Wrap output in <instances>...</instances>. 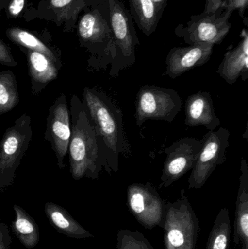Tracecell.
<instances>
[{"label": "cell", "instance_id": "cell-1", "mask_svg": "<svg viewBox=\"0 0 248 249\" xmlns=\"http://www.w3.org/2000/svg\"><path fill=\"white\" fill-rule=\"evenodd\" d=\"M71 137L68 144L70 174L76 181L99 178L106 160L100 140L83 102L72 95L69 108Z\"/></svg>", "mask_w": 248, "mask_h": 249}, {"label": "cell", "instance_id": "cell-2", "mask_svg": "<svg viewBox=\"0 0 248 249\" xmlns=\"http://www.w3.org/2000/svg\"><path fill=\"white\" fill-rule=\"evenodd\" d=\"M83 103L103 147L106 171L117 172L119 156L130 153L122 110L106 93L93 88H84Z\"/></svg>", "mask_w": 248, "mask_h": 249}, {"label": "cell", "instance_id": "cell-3", "mask_svg": "<svg viewBox=\"0 0 248 249\" xmlns=\"http://www.w3.org/2000/svg\"><path fill=\"white\" fill-rule=\"evenodd\" d=\"M78 35L82 45L91 54L89 66L95 70H106L115 57L108 0L93 6L82 16Z\"/></svg>", "mask_w": 248, "mask_h": 249}, {"label": "cell", "instance_id": "cell-4", "mask_svg": "<svg viewBox=\"0 0 248 249\" xmlns=\"http://www.w3.org/2000/svg\"><path fill=\"white\" fill-rule=\"evenodd\" d=\"M108 1L115 50V57L111 64L109 75L116 77L122 70L135 64V49L139 45V39L132 16L124 3L121 0Z\"/></svg>", "mask_w": 248, "mask_h": 249}, {"label": "cell", "instance_id": "cell-5", "mask_svg": "<svg viewBox=\"0 0 248 249\" xmlns=\"http://www.w3.org/2000/svg\"><path fill=\"white\" fill-rule=\"evenodd\" d=\"M32 136V118L27 113H23L6 129L0 141V193L14 184Z\"/></svg>", "mask_w": 248, "mask_h": 249}, {"label": "cell", "instance_id": "cell-6", "mask_svg": "<svg viewBox=\"0 0 248 249\" xmlns=\"http://www.w3.org/2000/svg\"><path fill=\"white\" fill-rule=\"evenodd\" d=\"M163 228L165 249H196L199 222L184 190L180 198L166 205Z\"/></svg>", "mask_w": 248, "mask_h": 249}, {"label": "cell", "instance_id": "cell-7", "mask_svg": "<svg viewBox=\"0 0 248 249\" xmlns=\"http://www.w3.org/2000/svg\"><path fill=\"white\" fill-rule=\"evenodd\" d=\"M182 98L171 89L146 85L135 100V122L141 127L148 120L173 122L182 110Z\"/></svg>", "mask_w": 248, "mask_h": 249}, {"label": "cell", "instance_id": "cell-8", "mask_svg": "<svg viewBox=\"0 0 248 249\" xmlns=\"http://www.w3.org/2000/svg\"><path fill=\"white\" fill-rule=\"evenodd\" d=\"M231 14V12L223 7L214 11L203 12L191 16L186 26L179 25L175 33L189 45H219L231 29L230 18Z\"/></svg>", "mask_w": 248, "mask_h": 249}, {"label": "cell", "instance_id": "cell-9", "mask_svg": "<svg viewBox=\"0 0 248 249\" xmlns=\"http://www.w3.org/2000/svg\"><path fill=\"white\" fill-rule=\"evenodd\" d=\"M231 133L224 127L208 130L202 139V146L196 163L188 179L189 189H200L216 169L227 160Z\"/></svg>", "mask_w": 248, "mask_h": 249}, {"label": "cell", "instance_id": "cell-10", "mask_svg": "<svg viewBox=\"0 0 248 249\" xmlns=\"http://www.w3.org/2000/svg\"><path fill=\"white\" fill-rule=\"evenodd\" d=\"M128 203L131 213L143 226L147 229L163 227L165 206L152 184H131L128 188Z\"/></svg>", "mask_w": 248, "mask_h": 249}, {"label": "cell", "instance_id": "cell-11", "mask_svg": "<svg viewBox=\"0 0 248 249\" xmlns=\"http://www.w3.org/2000/svg\"><path fill=\"white\" fill-rule=\"evenodd\" d=\"M202 146V141L194 137H184L166 148L165 160L161 175V185L168 187L192 171L196 163Z\"/></svg>", "mask_w": 248, "mask_h": 249}, {"label": "cell", "instance_id": "cell-12", "mask_svg": "<svg viewBox=\"0 0 248 249\" xmlns=\"http://www.w3.org/2000/svg\"><path fill=\"white\" fill-rule=\"evenodd\" d=\"M71 137V121L66 96L62 93L53 102L47 117L45 139L50 143L55 152L57 165L60 169L65 167Z\"/></svg>", "mask_w": 248, "mask_h": 249}, {"label": "cell", "instance_id": "cell-13", "mask_svg": "<svg viewBox=\"0 0 248 249\" xmlns=\"http://www.w3.org/2000/svg\"><path fill=\"white\" fill-rule=\"evenodd\" d=\"M214 47L208 44H198L171 48L166 58V75L176 79L195 67L206 64L212 55Z\"/></svg>", "mask_w": 248, "mask_h": 249}, {"label": "cell", "instance_id": "cell-14", "mask_svg": "<svg viewBox=\"0 0 248 249\" xmlns=\"http://www.w3.org/2000/svg\"><path fill=\"white\" fill-rule=\"evenodd\" d=\"M185 116V124L189 127L204 126L208 130H215L221 124L208 92L199 91L187 98Z\"/></svg>", "mask_w": 248, "mask_h": 249}, {"label": "cell", "instance_id": "cell-15", "mask_svg": "<svg viewBox=\"0 0 248 249\" xmlns=\"http://www.w3.org/2000/svg\"><path fill=\"white\" fill-rule=\"evenodd\" d=\"M241 40L237 47L227 51L218 66L217 73L228 84L233 85L240 77L246 81L248 77V33L245 28L240 34Z\"/></svg>", "mask_w": 248, "mask_h": 249}, {"label": "cell", "instance_id": "cell-16", "mask_svg": "<svg viewBox=\"0 0 248 249\" xmlns=\"http://www.w3.org/2000/svg\"><path fill=\"white\" fill-rule=\"evenodd\" d=\"M31 89L34 96L39 95L50 82L58 77L60 68L47 55L26 49Z\"/></svg>", "mask_w": 248, "mask_h": 249}, {"label": "cell", "instance_id": "cell-17", "mask_svg": "<svg viewBox=\"0 0 248 249\" xmlns=\"http://www.w3.org/2000/svg\"><path fill=\"white\" fill-rule=\"evenodd\" d=\"M240 186L236 203L234 244L248 249V167L245 158L240 164Z\"/></svg>", "mask_w": 248, "mask_h": 249}, {"label": "cell", "instance_id": "cell-18", "mask_svg": "<svg viewBox=\"0 0 248 249\" xmlns=\"http://www.w3.org/2000/svg\"><path fill=\"white\" fill-rule=\"evenodd\" d=\"M45 212L50 224L59 233L75 239H84L93 237L62 206L52 202H48L45 205Z\"/></svg>", "mask_w": 248, "mask_h": 249}, {"label": "cell", "instance_id": "cell-19", "mask_svg": "<svg viewBox=\"0 0 248 249\" xmlns=\"http://www.w3.org/2000/svg\"><path fill=\"white\" fill-rule=\"evenodd\" d=\"M13 210L16 214V219L11 225L13 233L26 249L34 248L40 239L39 227L36 221L18 205L15 204Z\"/></svg>", "mask_w": 248, "mask_h": 249}, {"label": "cell", "instance_id": "cell-20", "mask_svg": "<svg viewBox=\"0 0 248 249\" xmlns=\"http://www.w3.org/2000/svg\"><path fill=\"white\" fill-rule=\"evenodd\" d=\"M128 1L130 13L134 23L138 25L140 30L146 36L152 35L162 18L154 1L152 0H128Z\"/></svg>", "mask_w": 248, "mask_h": 249}, {"label": "cell", "instance_id": "cell-21", "mask_svg": "<svg viewBox=\"0 0 248 249\" xmlns=\"http://www.w3.org/2000/svg\"><path fill=\"white\" fill-rule=\"evenodd\" d=\"M7 35L12 42L26 49L41 53L50 58L60 69L62 67L61 58L58 53L31 32L20 28L13 27L7 31Z\"/></svg>", "mask_w": 248, "mask_h": 249}, {"label": "cell", "instance_id": "cell-22", "mask_svg": "<svg viewBox=\"0 0 248 249\" xmlns=\"http://www.w3.org/2000/svg\"><path fill=\"white\" fill-rule=\"evenodd\" d=\"M20 101L16 76L11 70L0 71V115L14 109Z\"/></svg>", "mask_w": 248, "mask_h": 249}, {"label": "cell", "instance_id": "cell-23", "mask_svg": "<svg viewBox=\"0 0 248 249\" xmlns=\"http://www.w3.org/2000/svg\"><path fill=\"white\" fill-rule=\"evenodd\" d=\"M231 237L230 215L227 208L217 216L207 242L206 249H228Z\"/></svg>", "mask_w": 248, "mask_h": 249}, {"label": "cell", "instance_id": "cell-24", "mask_svg": "<svg viewBox=\"0 0 248 249\" xmlns=\"http://www.w3.org/2000/svg\"><path fill=\"white\" fill-rule=\"evenodd\" d=\"M118 249H154L139 232L121 231L117 236Z\"/></svg>", "mask_w": 248, "mask_h": 249}, {"label": "cell", "instance_id": "cell-25", "mask_svg": "<svg viewBox=\"0 0 248 249\" xmlns=\"http://www.w3.org/2000/svg\"><path fill=\"white\" fill-rule=\"evenodd\" d=\"M0 64L8 67H16L17 62L13 58L10 48L0 39Z\"/></svg>", "mask_w": 248, "mask_h": 249}, {"label": "cell", "instance_id": "cell-26", "mask_svg": "<svg viewBox=\"0 0 248 249\" xmlns=\"http://www.w3.org/2000/svg\"><path fill=\"white\" fill-rule=\"evenodd\" d=\"M12 243L8 226L0 220V249H11Z\"/></svg>", "mask_w": 248, "mask_h": 249}, {"label": "cell", "instance_id": "cell-27", "mask_svg": "<svg viewBox=\"0 0 248 249\" xmlns=\"http://www.w3.org/2000/svg\"><path fill=\"white\" fill-rule=\"evenodd\" d=\"M26 4V0H11L7 6V12L11 18L19 16Z\"/></svg>", "mask_w": 248, "mask_h": 249}, {"label": "cell", "instance_id": "cell-28", "mask_svg": "<svg viewBox=\"0 0 248 249\" xmlns=\"http://www.w3.org/2000/svg\"><path fill=\"white\" fill-rule=\"evenodd\" d=\"M223 0H205V10L203 12L216 10L221 7Z\"/></svg>", "mask_w": 248, "mask_h": 249}, {"label": "cell", "instance_id": "cell-29", "mask_svg": "<svg viewBox=\"0 0 248 249\" xmlns=\"http://www.w3.org/2000/svg\"><path fill=\"white\" fill-rule=\"evenodd\" d=\"M157 6V10L161 16H163V11L167 6L168 0H152Z\"/></svg>", "mask_w": 248, "mask_h": 249}, {"label": "cell", "instance_id": "cell-30", "mask_svg": "<svg viewBox=\"0 0 248 249\" xmlns=\"http://www.w3.org/2000/svg\"><path fill=\"white\" fill-rule=\"evenodd\" d=\"M227 1V0H223V1H222V4H224V3H225V2H226V1Z\"/></svg>", "mask_w": 248, "mask_h": 249}]
</instances>
